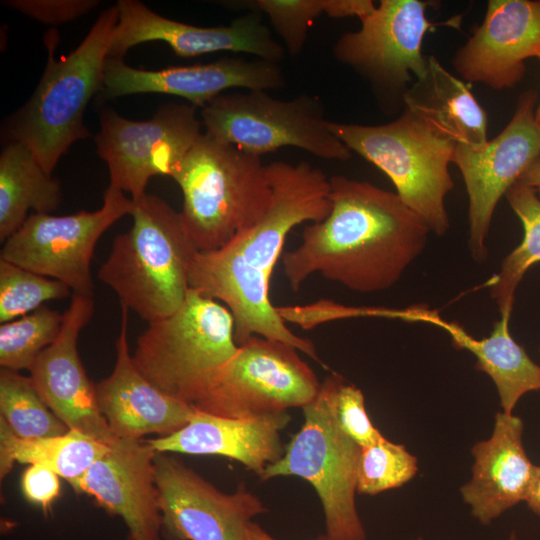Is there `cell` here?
Masks as SVG:
<instances>
[{"mask_svg": "<svg viewBox=\"0 0 540 540\" xmlns=\"http://www.w3.org/2000/svg\"><path fill=\"white\" fill-rule=\"evenodd\" d=\"M266 169L271 188L266 210L223 247L195 253L189 288L229 309L237 345L251 336H262L289 344L320 362L312 342L287 327L271 303L269 291L288 233L303 222H319L329 214V179L306 161H276Z\"/></svg>", "mask_w": 540, "mask_h": 540, "instance_id": "6da1fadb", "label": "cell"}, {"mask_svg": "<svg viewBox=\"0 0 540 540\" xmlns=\"http://www.w3.org/2000/svg\"><path fill=\"white\" fill-rule=\"evenodd\" d=\"M329 183V214L282 256L289 286L297 291L318 273L358 293L392 287L424 250L429 227L396 193L343 175Z\"/></svg>", "mask_w": 540, "mask_h": 540, "instance_id": "7a4b0ae2", "label": "cell"}, {"mask_svg": "<svg viewBox=\"0 0 540 540\" xmlns=\"http://www.w3.org/2000/svg\"><path fill=\"white\" fill-rule=\"evenodd\" d=\"M118 15L116 4L102 11L77 48L60 59L55 58L58 33L45 34L44 73L29 101L14 115L9 136L26 146L51 175L72 144L91 136L84 112L94 94L103 91Z\"/></svg>", "mask_w": 540, "mask_h": 540, "instance_id": "3957f363", "label": "cell"}, {"mask_svg": "<svg viewBox=\"0 0 540 540\" xmlns=\"http://www.w3.org/2000/svg\"><path fill=\"white\" fill-rule=\"evenodd\" d=\"M132 201V226L114 238L97 277L117 294L120 305L149 323L172 314L184 302L197 250L180 212L166 201L147 193Z\"/></svg>", "mask_w": 540, "mask_h": 540, "instance_id": "277c9868", "label": "cell"}, {"mask_svg": "<svg viewBox=\"0 0 540 540\" xmlns=\"http://www.w3.org/2000/svg\"><path fill=\"white\" fill-rule=\"evenodd\" d=\"M171 178L183 193L184 229L198 252L223 247L252 226L271 197L261 157L202 133Z\"/></svg>", "mask_w": 540, "mask_h": 540, "instance_id": "5b68a950", "label": "cell"}, {"mask_svg": "<svg viewBox=\"0 0 540 540\" xmlns=\"http://www.w3.org/2000/svg\"><path fill=\"white\" fill-rule=\"evenodd\" d=\"M328 129L392 181L396 194L437 236L450 220L445 197L454 183L449 171L455 143L406 108L393 121L361 125L327 121Z\"/></svg>", "mask_w": 540, "mask_h": 540, "instance_id": "8992f818", "label": "cell"}, {"mask_svg": "<svg viewBox=\"0 0 540 540\" xmlns=\"http://www.w3.org/2000/svg\"><path fill=\"white\" fill-rule=\"evenodd\" d=\"M341 377L333 373L320 383L314 400L302 408V427L260 478L298 476L306 480L321 501L326 537L366 540L355 502L361 447L341 429L336 417V390Z\"/></svg>", "mask_w": 540, "mask_h": 540, "instance_id": "52a82bcc", "label": "cell"}, {"mask_svg": "<svg viewBox=\"0 0 540 540\" xmlns=\"http://www.w3.org/2000/svg\"><path fill=\"white\" fill-rule=\"evenodd\" d=\"M237 348L229 309L189 288L175 312L149 322L137 339L132 359L154 386L193 404L208 378Z\"/></svg>", "mask_w": 540, "mask_h": 540, "instance_id": "ba28073f", "label": "cell"}, {"mask_svg": "<svg viewBox=\"0 0 540 540\" xmlns=\"http://www.w3.org/2000/svg\"><path fill=\"white\" fill-rule=\"evenodd\" d=\"M298 350L284 342L251 336L206 381L193 406L228 418H251L305 407L320 382Z\"/></svg>", "mask_w": 540, "mask_h": 540, "instance_id": "9c48e42d", "label": "cell"}, {"mask_svg": "<svg viewBox=\"0 0 540 540\" xmlns=\"http://www.w3.org/2000/svg\"><path fill=\"white\" fill-rule=\"evenodd\" d=\"M200 114L204 133L260 157L292 146L327 160L351 158L352 152L328 129L323 105L315 96L281 100L264 90L224 92Z\"/></svg>", "mask_w": 540, "mask_h": 540, "instance_id": "30bf717a", "label": "cell"}, {"mask_svg": "<svg viewBox=\"0 0 540 540\" xmlns=\"http://www.w3.org/2000/svg\"><path fill=\"white\" fill-rule=\"evenodd\" d=\"M434 5L425 0H382L360 19L361 28L339 37L333 46L337 61L367 79L382 97L397 99L427 71L423 40L437 26L459 28L461 15L432 22L426 11Z\"/></svg>", "mask_w": 540, "mask_h": 540, "instance_id": "8fae6325", "label": "cell"}, {"mask_svg": "<svg viewBox=\"0 0 540 540\" xmlns=\"http://www.w3.org/2000/svg\"><path fill=\"white\" fill-rule=\"evenodd\" d=\"M133 209L132 199L113 185L95 211L55 216L32 213L3 242L0 259L66 284L73 294L93 297L91 260L106 230Z\"/></svg>", "mask_w": 540, "mask_h": 540, "instance_id": "7c38bea8", "label": "cell"}, {"mask_svg": "<svg viewBox=\"0 0 540 540\" xmlns=\"http://www.w3.org/2000/svg\"><path fill=\"white\" fill-rule=\"evenodd\" d=\"M196 108L191 104H166L146 121L130 120L104 109L95 143L98 155L107 164L109 184L136 199L146 193L152 177H171L202 134Z\"/></svg>", "mask_w": 540, "mask_h": 540, "instance_id": "4fadbf2b", "label": "cell"}, {"mask_svg": "<svg viewBox=\"0 0 540 540\" xmlns=\"http://www.w3.org/2000/svg\"><path fill=\"white\" fill-rule=\"evenodd\" d=\"M537 98L534 90L523 92L506 127L483 146L455 145L452 163L468 194L469 247L476 261L488 254L486 239L499 200L540 156Z\"/></svg>", "mask_w": 540, "mask_h": 540, "instance_id": "5bb4252c", "label": "cell"}, {"mask_svg": "<svg viewBox=\"0 0 540 540\" xmlns=\"http://www.w3.org/2000/svg\"><path fill=\"white\" fill-rule=\"evenodd\" d=\"M161 535L168 540H247L252 519L266 512L244 487L224 493L166 453L154 459Z\"/></svg>", "mask_w": 540, "mask_h": 540, "instance_id": "9a60e30c", "label": "cell"}, {"mask_svg": "<svg viewBox=\"0 0 540 540\" xmlns=\"http://www.w3.org/2000/svg\"><path fill=\"white\" fill-rule=\"evenodd\" d=\"M116 6L118 22L108 58L123 59L132 47L149 41H163L180 57L220 51L247 53L273 63L285 57L284 47L255 11L229 25L203 27L161 16L136 0H119Z\"/></svg>", "mask_w": 540, "mask_h": 540, "instance_id": "2e32d148", "label": "cell"}, {"mask_svg": "<svg viewBox=\"0 0 540 540\" xmlns=\"http://www.w3.org/2000/svg\"><path fill=\"white\" fill-rule=\"evenodd\" d=\"M94 312L93 297L73 294L57 339L30 368V378L49 409L69 430L110 445L117 437L102 415L95 384L78 352V337Z\"/></svg>", "mask_w": 540, "mask_h": 540, "instance_id": "e0dca14e", "label": "cell"}, {"mask_svg": "<svg viewBox=\"0 0 540 540\" xmlns=\"http://www.w3.org/2000/svg\"><path fill=\"white\" fill-rule=\"evenodd\" d=\"M155 456L147 441L117 438L69 484L75 492L90 496L105 511L119 516L128 529L127 540H159L162 515Z\"/></svg>", "mask_w": 540, "mask_h": 540, "instance_id": "ac0fdd59", "label": "cell"}, {"mask_svg": "<svg viewBox=\"0 0 540 540\" xmlns=\"http://www.w3.org/2000/svg\"><path fill=\"white\" fill-rule=\"evenodd\" d=\"M540 54V0H489L482 23L455 53L460 77L502 90L524 77L525 61Z\"/></svg>", "mask_w": 540, "mask_h": 540, "instance_id": "d6986e66", "label": "cell"}, {"mask_svg": "<svg viewBox=\"0 0 540 540\" xmlns=\"http://www.w3.org/2000/svg\"><path fill=\"white\" fill-rule=\"evenodd\" d=\"M284 85L285 77L277 63L258 58L223 57L208 64L161 70L139 69L123 59L108 58L102 92L108 98L138 93L170 94L202 108L231 88L267 91Z\"/></svg>", "mask_w": 540, "mask_h": 540, "instance_id": "ffe728a7", "label": "cell"}, {"mask_svg": "<svg viewBox=\"0 0 540 540\" xmlns=\"http://www.w3.org/2000/svg\"><path fill=\"white\" fill-rule=\"evenodd\" d=\"M127 327L128 308L121 305L115 365L95 384L99 409L117 438L170 435L190 421L196 408L163 392L139 372L129 350Z\"/></svg>", "mask_w": 540, "mask_h": 540, "instance_id": "44dd1931", "label": "cell"}, {"mask_svg": "<svg viewBox=\"0 0 540 540\" xmlns=\"http://www.w3.org/2000/svg\"><path fill=\"white\" fill-rule=\"evenodd\" d=\"M523 430L520 417L497 412L491 436L471 448V478L460 493L483 525L525 499L535 465L524 449Z\"/></svg>", "mask_w": 540, "mask_h": 540, "instance_id": "7402d4cb", "label": "cell"}, {"mask_svg": "<svg viewBox=\"0 0 540 540\" xmlns=\"http://www.w3.org/2000/svg\"><path fill=\"white\" fill-rule=\"evenodd\" d=\"M287 412L228 418L196 408L190 421L176 432L147 440L156 453L218 455L236 460L259 476L283 455L280 432L287 426Z\"/></svg>", "mask_w": 540, "mask_h": 540, "instance_id": "603a6c76", "label": "cell"}, {"mask_svg": "<svg viewBox=\"0 0 540 540\" xmlns=\"http://www.w3.org/2000/svg\"><path fill=\"white\" fill-rule=\"evenodd\" d=\"M403 108L455 144L479 148L487 143V115L465 81L434 57L426 73L403 96Z\"/></svg>", "mask_w": 540, "mask_h": 540, "instance_id": "cb8c5ba5", "label": "cell"}, {"mask_svg": "<svg viewBox=\"0 0 540 540\" xmlns=\"http://www.w3.org/2000/svg\"><path fill=\"white\" fill-rule=\"evenodd\" d=\"M423 320L443 329L456 348L476 357V368L486 373L497 388L502 412L512 414L522 396L540 390V366L511 336L509 318L501 317L483 339L474 338L460 324L446 321L430 309Z\"/></svg>", "mask_w": 540, "mask_h": 540, "instance_id": "d4e9b609", "label": "cell"}, {"mask_svg": "<svg viewBox=\"0 0 540 540\" xmlns=\"http://www.w3.org/2000/svg\"><path fill=\"white\" fill-rule=\"evenodd\" d=\"M61 185L22 143L9 141L0 155V240L28 218V211L51 214L61 203Z\"/></svg>", "mask_w": 540, "mask_h": 540, "instance_id": "484cf974", "label": "cell"}, {"mask_svg": "<svg viewBox=\"0 0 540 540\" xmlns=\"http://www.w3.org/2000/svg\"><path fill=\"white\" fill-rule=\"evenodd\" d=\"M108 447L73 430L58 436L21 439L0 418V478L3 479L14 463L19 462L45 466L71 482L83 475Z\"/></svg>", "mask_w": 540, "mask_h": 540, "instance_id": "4316f807", "label": "cell"}, {"mask_svg": "<svg viewBox=\"0 0 540 540\" xmlns=\"http://www.w3.org/2000/svg\"><path fill=\"white\" fill-rule=\"evenodd\" d=\"M505 196L523 225L524 236L519 246L503 259L491 283L490 295L501 317L510 319L517 286L526 271L540 262V198L519 180Z\"/></svg>", "mask_w": 540, "mask_h": 540, "instance_id": "83f0119b", "label": "cell"}, {"mask_svg": "<svg viewBox=\"0 0 540 540\" xmlns=\"http://www.w3.org/2000/svg\"><path fill=\"white\" fill-rule=\"evenodd\" d=\"M234 5L266 14L292 56L302 51L311 24L321 14L361 19L376 7L371 0H254Z\"/></svg>", "mask_w": 540, "mask_h": 540, "instance_id": "f1b7e54d", "label": "cell"}, {"mask_svg": "<svg viewBox=\"0 0 540 540\" xmlns=\"http://www.w3.org/2000/svg\"><path fill=\"white\" fill-rule=\"evenodd\" d=\"M0 413L21 439L58 436L69 430L42 400L29 376L7 369L0 371Z\"/></svg>", "mask_w": 540, "mask_h": 540, "instance_id": "f546056e", "label": "cell"}, {"mask_svg": "<svg viewBox=\"0 0 540 540\" xmlns=\"http://www.w3.org/2000/svg\"><path fill=\"white\" fill-rule=\"evenodd\" d=\"M63 314L47 306L0 325V366L30 370L37 357L59 336Z\"/></svg>", "mask_w": 540, "mask_h": 540, "instance_id": "4dcf8cb0", "label": "cell"}, {"mask_svg": "<svg viewBox=\"0 0 540 540\" xmlns=\"http://www.w3.org/2000/svg\"><path fill=\"white\" fill-rule=\"evenodd\" d=\"M73 295L66 284L0 259V322L27 315L50 300Z\"/></svg>", "mask_w": 540, "mask_h": 540, "instance_id": "1f68e13d", "label": "cell"}, {"mask_svg": "<svg viewBox=\"0 0 540 540\" xmlns=\"http://www.w3.org/2000/svg\"><path fill=\"white\" fill-rule=\"evenodd\" d=\"M418 472V461L404 445L383 438L361 448L357 468V493L376 495L399 488Z\"/></svg>", "mask_w": 540, "mask_h": 540, "instance_id": "d6a6232c", "label": "cell"}, {"mask_svg": "<svg viewBox=\"0 0 540 540\" xmlns=\"http://www.w3.org/2000/svg\"><path fill=\"white\" fill-rule=\"evenodd\" d=\"M335 409L339 426L361 448L384 438L368 416L362 391L343 377L337 386Z\"/></svg>", "mask_w": 540, "mask_h": 540, "instance_id": "836d02e7", "label": "cell"}, {"mask_svg": "<svg viewBox=\"0 0 540 540\" xmlns=\"http://www.w3.org/2000/svg\"><path fill=\"white\" fill-rule=\"evenodd\" d=\"M3 4L45 24L78 19L99 5L96 0H8Z\"/></svg>", "mask_w": 540, "mask_h": 540, "instance_id": "e575fe53", "label": "cell"}, {"mask_svg": "<svg viewBox=\"0 0 540 540\" xmlns=\"http://www.w3.org/2000/svg\"><path fill=\"white\" fill-rule=\"evenodd\" d=\"M59 475L38 464L29 465L21 476V490L32 504L47 510L60 494Z\"/></svg>", "mask_w": 540, "mask_h": 540, "instance_id": "d590c367", "label": "cell"}, {"mask_svg": "<svg viewBox=\"0 0 540 540\" xmlns=\"http://www.w3.org/2000/svg\"><path fill=\"white\" fill-rule=\"evenodd\" d=\"M529 509L540 517V465H535L524 499Z\"/></svg>", "mask_w": 540, "mask_h": 540, "instance_id": "8d00e7d4", "label": "cell"}, {"mask_svg": "<svg viewBox=\"0 0 540 540\" xmlns=\"http://www.w3.org/2000/svg\"><path fill=\"white\" fill-rule=\"evenodd\" d=\"M519 181L532 188L540 198V156L525 170Z\"/></svg>", "mask_w": 540, "mask_h": 540, "instance_id": "74e56055", "label": "cell"}, {"mask_svg": "<svg viewBox=\"0 0 540 540\" xmlns=\"http://www.w3.org/2000/svg\"><path fill=\"white\" fill-rule=\"evenodd\" d=\"M247 540H276L268 534L260 525L252 522L247 529ZM315 540H329L326 535L319 536Z\"/></svg>", "mask_w": 540, "mask_h": 540, "instance_id": "f35d334b", "label": "cell"}, {"mask_svg": "<svg viewBox=\"0 0 540 540\" xmlns=\"http://www.w3.org/2000/svg\"><path fill=\"white\" fill-rule=\"evenodd\" d=\"M540 61V54L538 55L537 57ZM535 119H536V122L537 124L540 126V100L537 104V107H536V110H535Z\"/></svg>", "mask_w": 540, "mask_h": 540, "instance_id": "ab89813d", "label": "cell"}, {"mask_svg": "<svg viewBox=\"0 0 540 540\" xmlns=\"http://www.w3.org/2000/svg\"><path fill=\"white\" fill-rule=\"evenodd\" d=\"M508 540H519L515 532H512L508 538Z\"/></svg>", "mask_w": 540, "mask_h": 540, "instance_id": "60d3db41", "label": "cell"}, {"mask_svg": "<svg viewBox=\"0 0 540 540\" xmlns=\"http://www.w3.org/2000/svg\"><path fill=\"white\" fill-rule=\"evenodd\" d=\"M415 540H423V539H422V538H417V539H415Z\"/></svg>", "mask_w": 540, "mask_h": 540, "instance_id": "b9f144b4", "label": "cell"}, {"mask_svg": "<svg viewBox=\"0 0 540 540\" xmlns=\"http://www.w3.org/2000/svg\"><path fill=\"white\" fill-rule=\"evenodd\" d=\"M540 350V349H539Z\"/></svg>", "mask_w": 540, "mask_h": 540, "instance_id": "7bdbcfd3", "label": "cell"}]
</instances>
